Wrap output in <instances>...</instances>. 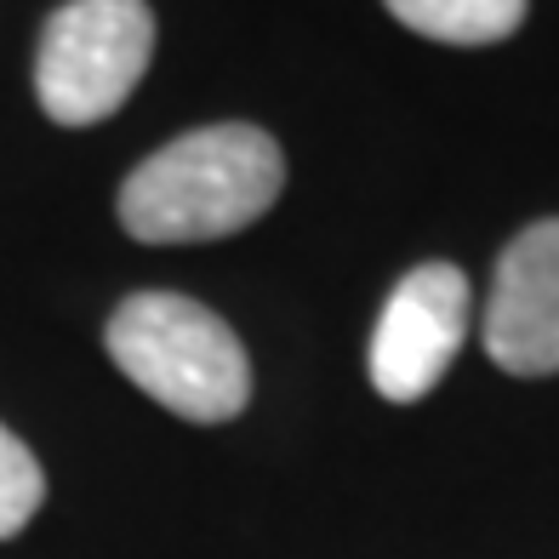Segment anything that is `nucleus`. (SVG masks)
I'll list each match as a JSON object with an SVG mask.
<instances>
[{"mask_svg": "<svg viewBox=\"0 0 559 559\" xmlns=\"http://www.w3.org/2000/svg\"><path fill=\"white\" fill-rule=\"evenodd\" d=\"M40 497H46V474L35 463V451L0 423V543L17 537V531L35 520Z\"/></svg>", "mask_w": 559, "mask_h": 559, "instance_id": "7", "label": "nucleus"}, {"mask_svg": "<svg viewBox=\"0 0 559 559\" xmlns=\"http://www.w3.org/2000/svg\"><path fill=\"white\" fill-rule=\"evenodd\" d=\"M286 183L263 126L223 120L171 138L120 183V223L143 246H200L258 223Z\"/></svg>", "mask_w": 559, "mask_h": 559, "instance_id": "1", "label": "nucleus"}, {"mask_svg": "<svg viewBox=\"0 0 559 559\" xmlns=\"http://www.w3.org/2000/svg\"><path fill=\"white\" fill-rule=\"evenodd\" d=\"M109 360L183 423H228L251 400V360L228 320L177 292H138L109 314Z\"/></svg>", "mask_w": 559, "mask_h": 559, "instance_id": "2", "label": "nucleus"}, {"mask_svg": "<svg viewBox=\"0 0 559 559\" xmlns=\"http://www.w3.org/2000/svg\"><path fill=\"white\" fill-rule=\"evenodd\" d=\"M486 354L508 377L559 371V217L508 240L486 302Z\"/></svg>", "mask_w": 559, "mask_h": 559, "instance_id": "5", "label": "nucleus"}, {"mask_svg": "<svg viewBox=\"0 0 559 559\" xmlns=\"http://www.w3.org/2000/svg\"><path fill=\"white\" fill-rule=\"evenodd\" d=\"M468 337V280L451 263H423L394 286L371 332V389L412 405L440 389Z\"/></svg>", "mask_w": 559, "mask_h": 559, "instance_id": "4", "label": "nucleus"}, {"mask_svg": "<svg viewBox=\"0 0 559 559\" xmlns=\"http://www.w3.org/2000/svg\"><path fill=\"white\" fill-rule=\"evenodd\" d=\"M148 58H155V12L143 0H69L40 35V109L58 126L109 120L148 74Z\"/></svg>", "mask_w": 559, "mask_h": 559, "instance_id": "3", "label": "nucleus"}, {"mask_svg": "<svg viewBox=\"0 0 559 559\" xmlns=\"http://www.w3.org/2000/svg\"><path fill=\"white\" fill-rule=\"evenodd\" d=\"M383 7L405 29L445 46H491L525 23V0H383Z\"/></svg>", "mask_w": 559, "mask_h": 559, "instance_id": "6", "label": "nucleus"}]
</instances>
